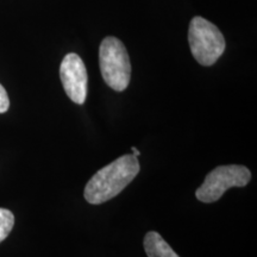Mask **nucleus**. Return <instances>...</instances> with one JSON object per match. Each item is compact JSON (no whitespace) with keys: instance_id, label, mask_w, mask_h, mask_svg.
<instances>
[{"instance_id":"obj_2","label":"nucleus","mask_w":257,"mask_h":257,"mask_svg":"<svg viewBox=\"0 0 257 257\" xmlns=\"http://www.w3.org/2000/svg\"><path fill=\"white\" fill-rule=\"evenodd\" d=\"M99 66L102 79L112 89L123 92L130 83L131 63L123 42L108 36L99 48Z\"/></svg>"},{"instance_id":"obj_9","label":"nucleus","mask_w":257,"mask_h":257,"mask_svg":"<svg viewBox=\"0 0 257 257\" xmlns=\"http://www.w3.org/2000/svg\"><path fill=\"white\" fill-rule=\"evenodd\" d=\"M131 150H133V155L134 156H136V157H138V156H140L141 155V153H140V150H138L137 149V148H135V147H133V148H131Z\"/></svg>"},{"instance_id":"obj_4","label":"nucleus","mask_w":257,"mask_h":257,"mask_svg":"<svg viewBox=\"0 0 257 257\" xmlns=\"http://www.w3.org/2000/svg\"><path fill=\"white\" fill-rule=\"evenodd\" d=\"M251 173L244 166H220L206 176L204 184L197 189L195 197L201 202H214L223 197L229 188L244 187L249 184Z\"/></svg>"},{"instance_id":"obj_1","label":"nucleus","mask_w":257,"mask_h":257,"mask_svg":"<svg viewBox=\"0 0 257 257\" xmlns=\"http://www.w3.org/2000/svg\"><path fill=\"white\" fill-rule=\"evenodd\" d=\"M140 169L136 156L123 155L93 175L85 187V199L92 205L111 200L136 178Z\"/></svg>"},{"instance_id":"obj_8","label":"nucleus","mask_w":257,"mask_h":257,"mask_svg":"<svg viewBox=\"0 0 257 257\" xmlns=\"http://www.w3.org/2000/svg\"><path fill=\"white\" fill-rule=\"evenodd\" d=\"M10 107V99L6 89L0 83V113H5Z\"/></svg>"},{"instance_id":"obj_6","label":"nucleus","mask_w":257,"mask_h":257,"mask_svg":"<svg viewBox=\"0 0 257 257\" xmlns=\"http://www.w3.org/2000/svg\"><path fill=\"white\" fill-rule=\"evenodd\" d=\"M144 249L148 257H180L160 233L150 231L144 237Z\"/></svg>"},{"instance_id":"obj_7","label":"nucleus","mask_w":257,"mask_h":257,"mask_svg":"<svg viewBox=\"0 0 257 257\" xmlns=\"http://www.w3.org/2000/svg\"><path fill=\"white\" fill-rule=\"evenodd\" d=\"M15 225V216L11 211L0 208V243L9 236Z\"/></svg>"},{"instance_id":"obj_3","label":"nucleus","mask_w":257,"mask_h":257,"mask_svg":"<svg viewBox=\"0 0 257 257\" xmlns=\"http://www.w3.org/2000/svg\"><path fill=\"white\" fill-rule=\"evenodd\" d=\"M192 55L201 66H212L223 55L225 38L219 29L202 17H194L188 30Z\"/></svg>"},{"instance_id":"obj_5","label":"nucleus","mask_w":257,"mask_h":257,"mask_svg":"<svg viewBox=\"0 0 257 257\" xmlns=\"http://www.w3.org/2000/svg\"><path fill=\"white\" fill-rule=\"evenodd\" d=\"M60 78L70 100L82 105L87 98L88 75L85 63L78 54L69 53L64 56L60 66Z\"/></svg>"}]
</instances>
